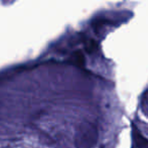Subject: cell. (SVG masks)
<instances>
[{
  "label": "cell",
  "mask_w": 148,
  "mask_h": 148,
  "mask_svg": "<svg viewBox=\"0 0 148 148\" xmlns=\"http://www.w3.org/2000/svg\"><path fill=\"white\" fill-rule=\"evenodd\" d=\"M99 139L97 125L91 122H83L77 127L74 144L76 148H94Z\"/></svg>",
  "instance_id": "6da1fadb"
}]
</instances>
